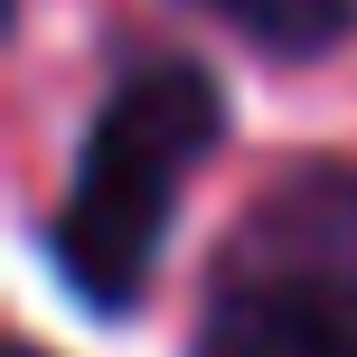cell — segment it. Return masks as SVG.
<instances>
[{
	"instance_id": "cell-4",
	"label": "cell",
	"mask_w": 357,
	"mask_h": 357,
	"mask_svg": "<svg viewBox=\"0 0 357 357\" xmlns=\"http://www.w3.org/2000/svg\"><path fill=\"white\" fill-rule=\"evenodd\" d=\"M197 10H216L226 29H245L273 56H320L357 29V0H197Z\"/></svg>"
},
{
	"instance_id": "cell-2",
	"label": "cell",
	"mask_w": 357,
	"mask_h": 357,
	"mask_svg": "<svg viewBox=\"0 0 357 357\" xmlns=\"http://www.w3.org/2000/svg\"><path fill=\"white\" fill-rule=\"evenodd\" d=\"M216 282L357 310V160H291L226 235Z\"/></svg>"
},
{
	"instance_id": "cell-5",
	"label": "cell",
	"mask_w": 357,
	"mask_h": 357,
	"mask_svg": "<svg viewBox=\"0 0 357 357\" xmlns=\"http://www.w3.org/2000/svg\"><path fill=\"white\" fill-rule=\"evenodd\" d=\"M10 357H47V348H10Z\"/></svg>"
},
{
	"instance_id": "cell-3",
	"label": "cell",
	"mask_w": 357,
	"mask_h": 357,
	"mask_svg": "<svg viewBox=\"0 0 357 357\" xmlns=\"http://www.w3.org/2000/svg\"><path fill=\"white\" fill-rule=\"evenodd\" d=\"M197 357H357V310L301 301V291L216 282L207 320H197Z\"/></svg>"
},
{
	"instance_id": "cell-1",
	"label": "cell",
	"mask_w": 357,
	"mask_h": 357,
	"mask_svg": "<svg viewBox=\"0 0 357 357\" xmlns=\"http://www.w3.org/2000/svg\"><path fill=\"white\" fill-rule=\"evenodd\" d=\"M216 132H226V94L188 56L132 66L104 94L85 151H75V188L56 207V273L104 320H123L151 291V264H160V235L178 216V188L216 151Z\"/></svg>"
}]
</instances>
